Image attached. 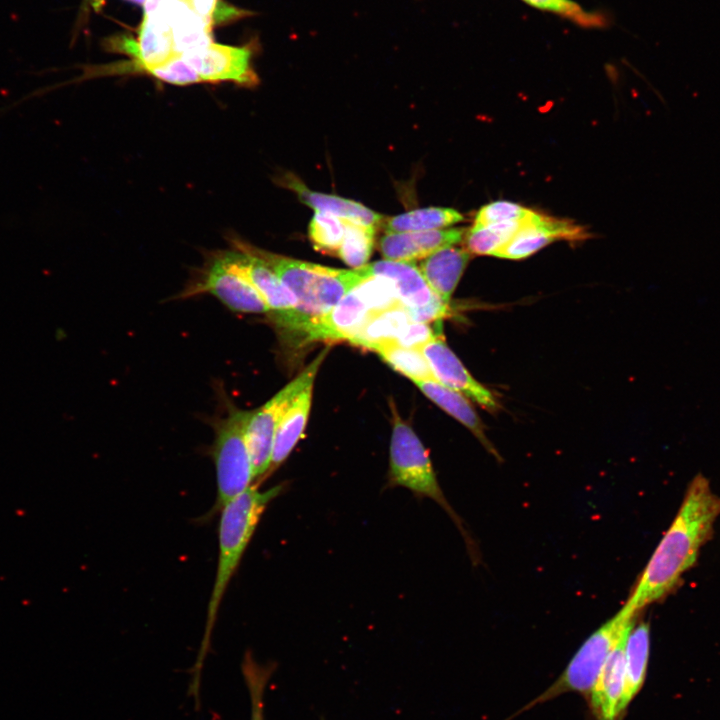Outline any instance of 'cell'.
<instances>
[{"mask_svg": "<svg viewBox=\"0 0 720 720\" xmlns=\"http://www.w3.org/2000/svg\"><path fill=\"white\" fill-rule=\"evenodd\" d=\"M720 516V496L702 474L689 483L672 523L664 533L627 602L637 614L669 595L694 566L703 545L710 539Z\"/></svg>", "mask_w": 720, "mask_h": 720, "instance_id": "cell-1", "label": "cell"}, {"mask_svg": "<svg viewBox=\"0 0 720 720\" xmlns=\"http://www.w3.org/2000/svg\"><path fill=\"white\" fill-rule=\"evenodd\" d=\"M228 240L232 248L260 258L296 298L294 311L279 327L284 330L300 333L310 320L326 313L369 277L364 266L352 270L335 269L278 255L232 235Z\"/></svg>", "mask_w": 720, "mask_h": 720, "instance_id": "cell-2", "label": "cell"}, {"mask_svg": "<svg viewBox=\"0 0 720 720\" xmlns=\"http://www.w3.org/2000/svg\"><path fill=\"white\" fill-rule=\"evenodd\" d=\"M283 484L260 491L258 485L250 486L243 493L230 500L219 511L218 560L215 580L211 591L204 637L197 665L202 662L209 647L211 633L219 608L229 583L235 575L243 555L259 524L261 516L282 491Z\"/></svg>", "mask_w": 720, "mask_h": 720, "instance_id": "cell-3", "label": "cell"}, {"mask_svg": "<svg viewBox=\"0 0 720 720\" xmlns=\"http://www.w3.org/2000/svg\"><path fill=\"white\" fill-rule=\"evenodd\" d=\"M248 411L228 402L224 417L211 425L214 441L210 455L215 465L216 501L207 517H213L233 498L247 490L254 481L252 463L245 439Z\"/></svg>", "mask_w": 720, "mask_h": 720, "instance_id": "cell-4", "label": "cell"}, {"mask_svg": "<svg viewBox=\"0 0 720 720\" xmlns=\"http://www.w3.org/2000/svg\"><path fill=\"white\" fill-rule=\"evenodd\" d=\"M636 622L624 606L580 646L562 674L521 711L559 695L577 692L588 697L610 653Z\"/></svg>", "mask_w": 720, "mask_h": 720, "instance_id": "cell-5", "label": "cell"}, {"mask_svg": "<svg viewBox=\"0 0 720 720\" xmlns=\"http://www.w3.org/2000/svg\"><path fill=\"white\" fill-rule=\"evenodd\" d=\"M390 442L389 487H404L418 497H427L440 505L464 533L456 512L438 483L429 454L412 427L399 415L393 402Z\"/></svg>", "mask_w": 720, "mask_h": 720, "instance_id": "cell-6", "label": "cell"}, {"mask_svg": "<svg viewBox=\"0 0 720 720\" xmlns=\"http://www.w3.org/2000/svg\"><path fill=\"white\" fill-rule=\"evenodd\" d=\"M329 348H324L304 370L277 392L263 406L248 411L245 439L252 463L254 480L268 476L274 437L278 425L295 397L313 384Z\"/></svg>", "mask_w": 720, "mask_h": 720, "instance_id": "cell-7", "label": "cell"}, {"mask_svg": "<svg viewBox=\"0 0 720 720\" xmlns=\"http://www.w3.org/2000/svg\"><path fill=\"white\" fill-rule=\"evenodd\" d=\"M209 294L228 309L244 314H269V308L256 289L243 277L232 272L209 252L203 266L193 272L176 299Z\"/></svg>", "mask_w": 720, "mask_h": 720, "instance_id": "cell-8", "label": "cell"}, {"mask_svg": "<svg viewBox=\"0 0 720 720\" xmlns=\"http://www.w3.org/2000/svg\"><path fill=\"white\" fill-rule=\"evenodd\" d=\"M369 276L389 278L395 285L401 305L413 321L438 322L449 316V304L430 288L414 262L380 260L365 265Z\"/></svg>", "mask_w": 720, "mask_h": 720, "instance_id": "cell-9", "label": "cell"}, {"mask_svg": "<svg viewBox=\"0 0 720 720\" xmlns=\"http://www.w3.org/2000/svg\"><path fill=\"white\" fill-rule=\"evenodd\" d=\"M256 46H228L214 43L181 55L196 71L202 82H231L254 88L260 79L253 66Z\"/></svg>", "mask_w": 720, "mask_h": 720, "instance_id": "cell-10", "label": "cell"}, {"mask_svg": "<svg viewBox=\"0 0 720 720\" xmlns=\"http://www.w3.org/2000/svg\"><path fill=\"white\" fill-rule=\"evenodd\" d=\"M215 255L232 272L247 280L260 294L277 325L295 309L297 301L279 277L258 257L232 248L216 250Z\"/></svg>", "mask_w": 720, "mask_h": 720, "instance_id": "cell-11", "label": "cell"}, {"mask_svg": "<svg viewBox=\"0 0 720 720\" xmlns=\"http://www.w3.org/2000/svg\"><path fill=\"white\" fill-rule=\"evenodd\" d=\"M420 351L437 382L463 394L488 411L493 412L499 408L492 392L472 377L447 346L442 334L425 344Z\"/></svg>", "mask_w": 720, "mask_h": 720, "instance_id": "cell-12", "label": "cell"}, {"mask_svg": "<svg viewBox=\"0 0 720 720\" xmlns=\"http://www.w3.org/2000/svg\"><path fill=\"white\" fill-rule=\"evenodd\" d=\"M586 232L568 220L556 219L532 212L519 231L494 256L518 260L531 256L555 240L583 239Z\"/></svg>", "mask_w": 720, "mask_h": 720, "instance_id": "cell-13", "label": "cell"}, {"mask_svg": "<svg viewBox=\"0 0 720 720\" xmlns=\"http://www.w3.org/2000/svg\"><path fill=\"white\" fill-rule=\"evenodd\" d=\"M373 315L352 289L326 313L310 320L302 329L304 343L350 341Z\"/></svg>", "mask_w": 720, "mask_h": 720, "instance_id": "cell-14", "label": "cell"}, {"mask_svg": "<svg viewBox=\"0 0 720 720\" xmlns=\"http://www.w3.org/2000/svg\"><path fill=\"white\" fill-rule=\"evenodd\" d=\"M628 633L610 653L588 696L596 720H621L623 717L625 644Z\"/></svg>", "mask_w": 720, "mask_h": 720, "instance_id": "cell-15", "label": "cell"}, {"mask_svg": "<svg viewBox=\"0 0 720 720\" xmlns=\"http://www.w3.org/2000/svg\"><path fill=\"white\" fill-rule=\"evenodd\" d=\"M465 229H435L419 232H386L379 250L386 260L414 262L460 242Z\"/></svg>", "mask_w": 720, "mask_h": 720, "instance_id": "cell-16", "label": "cell"}, {"mask_svg": "<svg viewBox=\"0 0 720 720\" xmlns=\"http://www.w3.org/2000/svg\"><path fill=\"white\" fill-rule=\"evenodd\" d=\"M295 192L301 202L315 211H324L340 218L375 226L383 220V215L350 199L310 190L297 176L292 173L282 175L278 181Z\"/></svg>", "mask_w": 720, "mask_h": 720, "instance_id": "cell-17", "label": "cell"}, {"mask_svg": "<svg viewBox=\"0 0 720 720\" xmlns=\"http://www.w3.org/2000/svg\"><path fill=\"white\" fill-rule=\"evenodd\" d=\"M469 260L466 249L449 246L424 258L418 268L430 288L449 304Z\"/></svg>", "mask_w": 720, "mask_h": 720, "instance_id": "cell-18", "label": "cell"}, {"mask_svg": "<svg viewBox=\"0 0 720 720\" xmlns=\"http://www.w3.org/2000/svg\"><path fill=\"white\" fill-rule=\"evenodd\" d=\"M413 382L425 396L468 428L490 453L499 457L485 435L481 419L466 396L434 380Z\"/></svg>", "mask_w": 720, "mask_h": 720, "instance_id": "cell-19", "label": "cell"}, {"mask_svg": "<svg viewBox=\"0 0 720 720\" xmlns=\"http://www.w3.org/2000/svg\"><path fill=\"white\" fill-rule=\"evenodd\" d=\"M312 388L313 384L304 388L281 419L274 437L268 475L287 459L302 437L310 412Z\"/></svg>", "mask_w": 720, "mask_h": 720, "instance_id": "cell-20", "label": "cell"}, {"mask_svg": "<svg viewBox=\"0 0 720 720\" xmlns=\"http://www.w3.org/2000/svg\"><path fill=\"white\" fill-rule=\"evenodd\" d=\"M650 650V629L647 622L631 627L625 644V687L623 710L640 691L646 676Z\"/></svg>", "mask_w": 720, "mask_h": 720, "instance_id": "cell-21", "label": "cell"}, {"mask_svg": "<svg viewBox=\"0 0 720 720\" xmlns=\"http://www.w3.org/2000/svg\"><path fill=\"white\" fill-rule=\"evenodd\" d=\"M212 23L195 13L182 0H175L171 15V31L175 52L183 55L212 42Z\"/></svg>", "mask_w": 720, "mask_h": 720, "instance_id": "cell-22", "label": "cell"}, {"mask_svg": "<svg viewBox=\"0 0 720 720\" xmlns=\"http://www.w3.org/2000/svg\"><path fill=\"white\" fill-rule=\"evenodd\" d=\"M411 320L407 310L402 305H398L373 314L349 342L376 351L384 345L396 343Z\"/></svg>", "mask_w": 720, "mask_h": 720, "instance_id": "cell-23", "label": "cell"}, {"mask_svg": "<svg viewBox=\"0 0 720 720\" xmlns=\"http://www.w3.org/2000/svg\"><path fill=\"white\" fill-rule=\"evenodd\" d=\"M464 217L451 208L428 207L412 210L385 220L386 232H419L440 229L463 221Z\"/></svg>", "mask_w": 720, "mask_h": 720, "instance_id": "cell-24", "label": "cell"}, {"mask_svg": "<svg viewBox=\"0 0 720 720\" xmlns=\"http://www.w3.org/2000/svg\"><path fill=\"white\" fill-rule=\"evenodd\" d=\"M524 220L525 218L488 226L474 225L465 233L466 250L474 255L494 256L519 231Z\"/></svg>", "mask_w": 720, "mask_h": 720, "instance_id": "cell-25", "label": "cell"}, {"mask_svg": "<svg viewBox=\"0 0 720 720\" xmlns=\"http://www.w3.org/2000/svg\"><path fill=\"white\" fill-rule=\"evenodd\" d=\"M343 219L344 238L337 257L353 268L365 266L375 242V226Z\"/></svg>", "mask_w": 720, "mask_h": 720, "instance_id": "cell-26", "label": "cell"}, {"mask_svg": "<svg viewBox=\"0 0 720 720\" xmlns=\"http://www.w3.org/2000/svg\"><path fill=\"white\" fill-rule=\"evenodd\" d=\"M375 352L394 370L412 381H436L426 358L419 349L391 343L378 348Z\"/></svg>", "mask_w": 720, "mask_h": 720, "instance_id": "cell-27", "label": "cell"}, {"mask_svg": "<svg viewBox=\"0 0 720 720\" xmlns=\"http://www.w3.org/2000/svg\"><path fill=\"white\" fill-rule=\"evenodd\" d=\"M345 233L343 219L324 211H316L312 217L308 235L313 247L326 255L337 257Z\"/></svg>", "mask_w": 720, "mask_h": 720, "instance_id": "cell-28", "label": "cell"}, {"mask_svg": "<svg viewBox=\"0 0 720 720\" xmlns=\"http://www.w3.org/2000/svg\"><path fill=\"white\" fill-rule=\"evenodd\" d=\"M353 290L373 314L401 305L394 283L384 276L368 277Z\"/></svg>", "mask_w": 720, "mask_h": 720, "instance_id": "cell-29", "label": "cell"}, {"mask_svg": "<svg viewBox=\"0 0 720 720\" xmlns=\"http://www.w3.org/2000/svg\"><path fill=\"white\" fill-rule=\"evenodd\" d=\"M273 670V665L257 663L250 653H247L244 657L242 671L251 701L250 720H265L264 694Z\"/></svg>", "mask_w": 720, "mask_h": 720, "instance_id": "cell-30", "label": "cell"}, {"mask_svg": "<svg viewBox=\"0 0 720 720\" xmlns=\"http://www.w3.org/2000/svg\"><path fill=\"white\" fill-rule=\"evenodd\" d=\"M530 6L549 11L583 27H602L606 21L600 14L587 12L572 0H523Z\"/></svg>", "mask_w": 720, "mask_h": 720, "instance_id": "cell-31", "label": "cell"}, {"mask_svg": "<svg viewBox=\"0 0 720 720\" xmlns=\"http://www.w3.org/2000/svg\"><path fill=\"white\" fill-rule=\"evenodd\" d=\"M145 74L159 81L180 86L202 82L196 71L181 55H176L165 63L146 70Z\"/></svg>", "mask_w": 720, "mask_h": 720, "instance_id": "cell-32", "label": "cell"}, {"mask_svg": "<svg viewBox=\"0 0 720 720\" xmlns=\"http://www.w3.org/2000/svg\"><path fill=\"white\" fill-rule=\"evenodd\" d=\"M532 210L509 201H495L480 208L475 217V226H488L506 221L522 220Z\"/></svg>", "mask_w": 720, "mask_h": 720, "instance_id": "cell-33", "label": "cell"}, {"mask_svg": "<svg viewBox=\"0 0 720 720\" xmlns=\"http://www.w3.org/2000/svg\"><path fill=\"white\" fill-rule=\"evenodd\" d=\"M439 328L440 321L431 325V323L411 320L397 338L396 344L420 350L429 341L442 334Z\"/></svg>", "mask_w": 720, "mask_h": 720, "instance_id": "cell-34", "label": "cell"}, {"mask_svg": "<svg viewBox=\"0 0 720 720\" xmlns=\"http://www.w3.org/2000/svg\"><path fill=\"white\" fill-rule=\"evenodd\" d=\"M195 13L212 23L220 24L226 11V3L220 0H182Z\"/></svg>", "mask_w": 720, "mask_h": 720, "instance_id": "cell-35", "label": "cell"}, {"mask_svg": "<svg viewBox=\"0 0 720 720\" xmlns=\"http://www.w3.org/2000/svg\"><path fill=\"white\" fill-rule=\"evenodd\" d=\"M87 4H90L95 10L102 8L104 0H84Z\"/></svg>", "mask_w": 720, "mask_h": 720, "instance_id": "cell-36", "label": "cell"}, {"mask_svg": "<svg viewBox=\"0 0 720 720\" xmlns=\"http://www.w3.org/2000/svg\"><path fill=\"white\" fill-rule=\"evenodd\" d=\"M126 1L137 4V5H144V3L146 2V0H126Z\"/></svg>", "mask_w": 720, "mask_h": 720, "instance_id": "cell-37", "label": "cell"}]
</instances>
